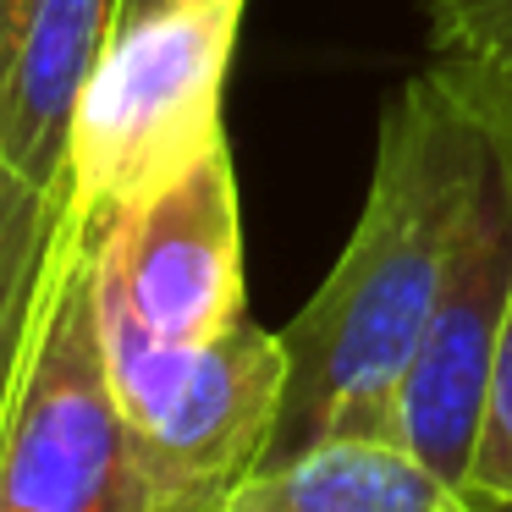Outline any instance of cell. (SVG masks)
<instances>
[{
  "label": "cell",
  "mask_w": 512,
  "mask_h": 512,
  "mask_svg": "<svg viewBox=\"0 0 512 512\" xmlns=\"http://www.w3.org/2000/svg\"><path fill=\"white\" fill-rule=\"evenodd\" d=\"M182 6H199V0H122V12H116V28L127 23H149L160 12H182Z\"/></svg>",
  "instance_id": "obj_13"
},
{
  "label": "cell",
  "mask_w": 512,
  "mask_h": 512,
  "mask_svg": "<svg viewBox=\"0 0 512 512\" xmlns=\"http://www.w3.org/2000/svg\"><path fill=\"white\" fill-rule=\"evenodd\" d=\"M430 72L496 133L512 116V0H430Z\"/></svg>",
  "instance_id": "obj_10"
},
{
  "label": "cell",
  "mask_w": 512,
  "mask_h": 512,
  "mask_svg": "<svg viewBox=\"0 0 512 512\" xmlns=\"http://www.w3.org/2000/svg\"><path fill=\"white\" fill-rule=\"evenodd\" d=\"M490 160L496 133L485 116L430 67L413 72L386 105L375 177L342 259L281 331L287 380L259 468L342 435L391 441V397Z\"/></svg>",
  "instance_id": "obj_1"
},
{
  "label": "cell",
  "mask_w": 512,
  "mask_h": 512,
  "mask_svg": "<svg viewBox=\"0 0 512 512\" xmlns=\"http://www.w3.org/2000/svg\"><path fill=\"white\" fill-rule=\"evenodd\" d=\"M0 512H166L105 364L100 232L72 210L0 408Z\"/></svg>",
  "instance_id": "obj_2"
},
{
  "label": "cell",
  "mask_w": 512,
  "mask_h": 512,
  "mask_svg": "<svg viewBox=\"0 0 512 512\" xmlns=\"http://www.w3.org/2000/svg\"><path fill=\"white\" fill-rule=\"evenodd\" d=\"M507 512H512V507H507Z\"/></svg>",
  "instance_id": "obj_15"
},
{
  "label": "cell",
  "mask_w": 512,
  "mask_h": 512,
  "mask_svg": "<svg viewBox=\"0 0 512 512\" xmlns=\"http://www.w3.org/2000/svg\"><path fill=\"white\" fill-rule=\"evenodd\" d=\"M122 0H0V166L67 182L72 111L116 34Z\"/></svg>",
  "instance_id": "obj_7"
},
{
  "label": "cell",
  "mask_w": 512,
  "mask_h": 512,
  "mask_svg": "<svg viewBox=\"0 0 512 512\" xmlns=\"http://www.w3.org/2000/svg\"><path fill=\"white\" fill-rule=\"evenodd\" d=\"M512 303V182L501 155L490 160L463 215L446 281L430 303L408 369L391 397V441L463 490L479 441V413L496 364V342Z\"/></svg>",
  "instance_id": "obj_5"
},
{
  "label": "cell",
  "mask_w": 512,
  "mask_h": 512,
  "mask_svg": "<svg viewBox=\"0 0 512 512\" xmlns=\"http://www.w3.org/2000/svg\"><path fill=\"white\" fill-rule=\"evenodd\" d=\"M248 0H199L111 34L67 138V210L105 232L221 138V83Z\"/></svg>",
  "instance_id": "obj_3"
},
{
  "label": "cell",
  "mask_w": 512,
  "mask_h": 512,
  "mask_svg": "<svg viewBox=\"0 0 512 512\" xmlns=\"http://www.w3.org/2000/svg\"><path fill=\"white\" fill-rule=\"evenodd\" d=\"M215 512H303V507H292V501H281V496H270L259 479H243V485H232L226 490V501Z\"/></svg>",
  "instance_id": "obj_12"
},
{
  "label": "cell",
  "mask_w": 512,
  "mask_h": 512,
  "mask_svg": "<svg viewBox=\"0 0 512 512\" xmlns=\"http://www.w3.org/2000/svg\"><path fill=\"white\" fill-rule=\"evenodd\" d=\"M270 496L303 512H479L452 479L386 435H342L287 457L281 468H259Z\"/></svg>",
  "instance_id": "obj_8"
},
{
  "label": "cell",
  "mask_w": 512,
  "mask_h": 512,
  "mask_svg": "<svg viewBox=\"0 0 512 512\" xmlns=\"http://www.w3.org/2000/svg\"><path fill=\"white\" fill-rule=\"evenodd\" d=\"M61 210H67V182L39 188V182L17 177L12 166H0V408L12 391L28 325H34Z\"/></svg>",
  "instance_id": "obj_9"
},
{
  "label": "cell",
  "mask_w": 512,
  "mask_h": 512,
  "mask_svg": "<svg viewBox=\"0 0 512 512\" xmlns=\"http://www.w3.org/2000/svg\"><path fill=\"white\" fill-rule=\"evenodd\" d=\"M496 155H501V166H507V182H512V116L496 127Z\"/></svg>",
  "instance_id": "obj_14"
},
{
  "label": "cell",
  "mask_w": 512,
  "mask_h": 512,
  "mask_svg": "<svg viewBox=\"0 0 512 512\" xmlns=\"http://www.w3.org/2000/svg\"><path fill=\"white\" fill-rule=\"evenodd\" d=\"M100 303L160 342H210L248 314L243 215L226 144L100 232Z\"/></svg>",
  "instance_id": "obj_6"
},
{
  "label": "cell",
  "mask_w": 512,
  "mask_h": 512,
  "mask_svg": "<svg viewBox=\"0 0 512 512\" xmlns=\"http://www.w3.org/2000/svg\"><path fill=\"white\" fill-rule=\"evenodd\" d=\"M105 364L166 512H215L259 468L287 380L281 331L243 314L210 342H160L100 303Z\"/></svg>",
  "instance_id": "obj_4"
},
{
  "label": "cell",
  "mask_w": 512,
  "mask_h": 512,
  "mask_svg": "<svg viewBox=\"0 0 512 512\" xmlns=\"http://www.w3.org/2000/svg\"><path fill=\"white\" fill-rule=\"evenodd\" d=\"M463 496L479 512L512 507V303H507V325H501V342H496V364H490L485 413H479V441H474Z\"/></svg>",
  "instance_id": "obj_11"
}]
</instances>
